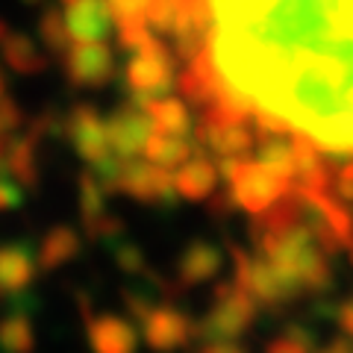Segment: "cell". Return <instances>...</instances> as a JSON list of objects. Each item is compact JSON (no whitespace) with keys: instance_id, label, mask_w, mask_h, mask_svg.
<instances>
[{"instance_id":"6da1fadb","label":"cell","mask_w":353,"mask_h":353,"mask_svg":"<svg viewBox=\"0 0 353 353\" xmlns=\"http://www.w3.org/2000/svg\"><path fill=\"white\" fill-rule=\"evenodd\" d=\"M145 27L174 36L176 85L203 115L353 157V0H153Z\"/></svg>"},{"instance_id":"7a4b0ae2","label":"cell","mask_w":353,"mask_h":353,"mask_svg":"<svg viewBox=\"0 0 353 353\" xmlns=\"http://www.w3.org/2000/svg\"><path fill=\"white\" fill-rule=\"evenodd\" d=\"M218 174L230 189L233 206L245 209L250 215L268 212L274 203L292 194V180L280 174L265 171L253 157H236V159H218Z\"/></svg>"},{"instance_id":"3957f363","label":"cell","mask_w":353,"mask_h":353,"mask_svg":"<svg viewBox=\"0 0 353 353\" xmlns=\"http://www.w3.org/2000/svg\"><path fill=\"white\" fill-rule=\"evenodd\" d=\"M256 312H259V303L253 301L250 292H245L236 283H224L215 289L209 312L194 324V339H201L203 345L236 341L256 321Z\"/></svg>"},{"instance_id":"277c9868","label":"cell","mask_w":353,"mask_h":353,"mask_svg":"<svg viewBox=\"0 0 353 353\" xmlns=\"http://www.w3.org/2000/svg\"><path fill=\"white\" fill-rule=\"evenodd\" d=\"M118 192L136 197L141 203H171L176 197L174 174L148 162V159H124L121 162Z\"/></svg>"},{"instance_id":"5b68a950","label":"cell","mask_w":353,"mask_h":353,"mask_svg":"<svg viewBox=\"0 0 353 353\" xmlns=\"http://www.w3.org/2000/svg\"><path fill=\"white\" fill-rule=\"evenodd\" d=\"M106 132H109V150L118 159H139V153H145L148 139L153 136V121L145 106L130 103L121 106L106 121Z\"/></svg>"},{"instance_id":"8992f818","label":"cell","mask_w":353,"mask_h":353,"mask_svg":"<svg viewBox=\"0 0 353 353\" xmlns=\"http://www.w3.org/2000/svg\"><path fill=\"white\" fill-rule=\"evenodd\" d=\"M145 341L157 353H174L194 341V321L176 306H157L141 318Z\"/></svg>"},{"instance_id":"52a82bcc","label":"cell","mask_w":353,"mask_h":353,"mask_svg":"<svg viewBox=\"0 0 353 353\" xmlns=\"http://www.w3.org/2000/svg\"><path fill=\"white\" fill-rule=\"evenodd\" d=\"M68 139L74 150L80 153V157L94 165L106 159L109 153V132H106V121L94 112L92 106H77L74 112L68 115Z\"/></svg>"},{"instance_id":"ba28073f","label":"cell","mask_w":353,"mask_h":353,"mask_svg":"<svg viewBox=\"0 0 353 353\" xmlns=\"http://www.w3.org/2000/svg\"><path fill=\"white\" fill-rule=\"evenodd\" d=\"M65 68H68L71 80L77 85H103L112 80V71H115V59H112V50L106 48L103 41L97 44H74L68 50V59H65Z\"/></svg>"},{"instance_id":"9c48e42d","label":"cell","mask_w":353,"mask_h":353,"mask_svg":"<svg viewBox=\"0 0 353 353\" xmlns=\"http://www.w3.org/2000/svg\"><path fill=\"white\" fill-rule=\"evenodd\" d=\"M39 274V259L36 250L21 241H9L0 245V294L15 297L30 289V283Z\"/></svg>"},{"instance_id":"30bf717a","label":"cell","mask_w":353,"mask_h":353,"mask_svg":"<svg viewBox=\"0 0 353 353\" xmlns=\"http://www.w3.org/2000/svg\"><path fill=\"white\" fill-rule=\"evenodd\" d=\"M218 183H221L218 162L209 159L203 150H194V157L185 159L180 168L174 171V192L180 197H189V201L215 197Z\"/></svg>"},{"instance_id":"8fae6325","label":"cell","mask_w":353,"mask_h":353,"mask_svg":"<svg viewBox=\"0 0 353 353\" xmlns=\"http://www.w3.org/2000/svg\"><path fill=\"white\" fill-rule=\"evenodd\" d=\"M88 345L94 353H136L139 333L121 315H94L88 318Z\"/></svg>"},{"instance_id":"7c38bea8","label":"cell","mask_w":353,"mask_h":353,"mask_svg":"<svg viewBox=\"0 0 353 353\" xmlns=\"http://www.w3.org/2000/svg\"><path fill=\"white\" fill-rule=\"evenodd\" d=\"M253 159L265 171L280 174L285 180H294V136L292 132H256V145H253Z\"/></svg>"},{"instance_id":"4fadbf2b","label":"cell","mask_w":353,"mask_h":353,"mask_svg":"<svg viewBox=\"0 0 353 353\" xmlns=\"http://www.w3.org/2000/svg\"><path fill=\"white\" fill-rule=\"evenodd\" d=\"M224 265V253H221L212 241L197 239L183 250L180 262H176V277L183 285H201L209 283Z\"/></svg>"},{"instance_id":"5bb4252c","label":"cell","mask_w":353,"mask_h":353,"mask_svg":"<svg viewBox=\"0 0 353 353\" xmlns=\"http://www.w3.org/2000/svg\"><path fill=\"white\" fill-rule=\"evenodd\" d=\"M77 253H80V233L65 224H57L44 233L39 245V271H57L62 265H68Z\"/></svg>"},{"instance_id":"9a60e30c","label":"cell","mask_w":353,"mask_h":353,"mask_svg":"<svg viewBox=\"0 0 353 353\" xmlns=\"http://www.w3.org/2000/svg\"><path fill=\"white\" fill-rule=\"evenodd\" d=\"M194 157L192 136H168V132H153L145 145V159L159 165L165 171H176L185 159Z\"/></svg>"},{"instance_id":"2e32d148","label":"cell","mask_w":353,"mask_h":353,"mask_svg":"<svg viewBox=\"0 0 353 353\" xmlns=\"http://www.w3.org/2000/svg\"><path fill=\"white\" fill-rule=\"evenodd\" d=\"M148 115L153 121V132H168V136H192L194 130V121H192V112L185 101L180 97H159L145 106Z\"/></svg>"},{"instance_id":"e0dca14e","label":"cell","mask_w":353,"mask_h":353,"mask_svg":"<svg viewBox=\"0 0 353 353\" xmlns=\"http://www.w3.org/2000/svg\"><path fill=\"white\" fill-rule=\"evenodd\" d=\"M3 168L24 185V189H36L39 183V162H36V141L32 139H12L3 145Z\"/></svg>"},{"instance_id":"ac0fdd59","label":"cell","mask_w":353,"mask_h":353,"mask_svg":"<svg viewBox=\"0 0 353 353\" xmlns=\"http://www.w3.org/2000/svg\"><path fill=\"white\" fill-rule=\"evenodd\" d=\"M0 347L6 353H32L36 350V330L27 315L12 312L0 321Z\"/></svg>"},{"instance_id":"d6986e66","label":"cell","mask_w":353,"mask_h":353,"mask_svg":"<svg viewBox=\"0 0 353 353\" xmlns=\"http://www.w3.org/2000/svg\"><path fill=\"white\" fill-rule=\"evenodd\" d=\"M265 353H312V339H309L303 330H285L283 336H277L271 341L268 347H265Z\"/></svg>"},{"instance_id":"ffe728a7","label":"cell","mask_w":353,"mask_h":353,"mask_svg":"<svg viewBox=\"0 0 353 353\" xmlns=\"http://www.w3.org/2000/svg\"><path fill=\"white\" fill-rule=\"evenodd\" d=\"M21 203H24V185H21L15 176L3 168V162H0V212L18 209Z\"/></svg>"},{"instance_id":"44dd1931","label":"cell","mask_w":353,"mask_h":353,"mask_svg":"<svg viewBox=\"0 0 353 353\" xmlns=\"http://www.w3.org/2000/svg\"><path fill=\"white\" fill-rule=\"evenodd\" d=\"M115 262H118L124 271H130V274H136V271L145 268V256H141V253L132 248V245H121V248L115 250Z\"/></svg>"},{"instance_id":"7402d4cb","label":"cell","mask_w":353,"mask_h":353,"mask_svg":"<svg viewBox=\"0 0 353 353\" xmlns=\"http://www.w3.org/2000/svg\"><path fill=\"white\" fill-rule=\"evenodd\" d=\"M201 353H248V350L236 345V341H212V345H203Z\"/></svg>"},{"instance_id":"603a6c76","label":"cell","mask_w":353,"mask_h":353,"mask_svg":"<svg viewBox=\"0 0 353 353\" xmlns=\"http://www.w3.org/2000/svg\"><path fill=\"white\" fill-rule=\"evenodd\" d=\"M339 327L345 330L347 336H353V297L339 309Z\"/></svg>"},{"instance_id":"cb8c5ba5","label":"cell","mask_w":353,"mask_h":353,"mask_svg":"<svg viewBox=\"0 0 353 353\" xmlns=\"http://www.w3.org/2000/svg\"><path fill=\"white\" fill-rule=\"evenodd\" d=\"M321 353H353V345L347 339H336V341H330Z\"/></svg>"},{"instance_id":"d4e9b609","label":"cell","mask_w":353,"mask_h":353,"mask_svg":"<svg viewBox=\"0 0 353 353\" xmlns=\"http://www.w3.org/2000/svg\"><path fill=\"white\" fill-rule=\"evenodd\" d=\"M6 97H3V77H0V103H3Z\"/></svg>"}]
</instances>
